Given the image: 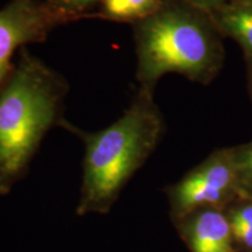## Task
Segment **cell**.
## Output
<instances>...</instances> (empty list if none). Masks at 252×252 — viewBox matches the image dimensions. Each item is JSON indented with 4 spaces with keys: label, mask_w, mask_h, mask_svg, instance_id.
Masks as SVG:
<instances>
[{
    "label": "cell",
    "mask_w": 252,
    "mask_h": 252,
    "mask_svg": "<svg viewBox=\"0 0 252 252\" xmlns=\"http://www.w3.org/2000/svg\"><path fill=\"white\" fill-rule=\"evenodd\" d=\"M234 154L239 193L252 197V140L234 146Z\"/></svg>",
    "instance_id": "cell-9"
},
{
    "label": "cell",
    "mask_w": 252,
    "mask_h": 252,
    "mask_svg": "<svg viewBox=\"0 0 252 252\" xmlns=\"http://www.w3.org/2000/svg\"><path fill=\"white\" fill-rule=\"evenodd\" d=\"M208 13L220 35L236 41L245 59H252V0H232Z\"/></svg>",
    "instance_id": "cell-7"
},
{
    "label": "cell",
    "mask_w": 252,
    "mask_h": 252,
    "mask_svg": "<svg viewBox=\"0 0 252 252\" xmlns=\"http://www.w3.org/2000/svg\"><path fill=\"white\" fill-rule=\"evenodd\" d=\"M162 0H100L94 15L104 20L133 25L153 14Z\"/></svg>",
    "instance_id": "cell-8"
},
{
    "label": "cell",
    "mask_w": 252,
    "mask_h": 252,
    "mask_svg": "<svg viewBox=\"0 0 252 252\" xmlns=\"http://www.w3.org/2000/svg\"><path fill=\"white\" fill-rule=\"evenodd\" d=\"M138 88L154 93L167 74H179L202 86L222 70L223 36L209 13L185 0H162L159 8L132 25Z\"/></svg>",
    "instance_id": "cell-2"
},
{
    "label": "cell",
    "mask_w": 252,
    "mask_h": 252,
    "mask_svg": "<svg viewBox=\"0 0 252 252\" xmlns=\"http://www.w3.org/2000/svg\"><path fill=\"white\" fill-rule=\"evenodd\" d=\"M67 80L27 48L0 89V196L27 174L41 143L63 119Z\"/></svg>",
    "instance_id": "cell-3"
},
{
    "label": "cell",
    "mask_w": 252,
    "mask_h": 252,
    "mask_svg": "<svg viewBox=\"0 0 252 252\" xmlns=\"http://www.w3.org/2000/svg\"><path fill=\"white\" fill-rule=\"evenodd\" d=\"M185 1L195 6V7L209 12L215 8L220 7V6L228 4V2L232 1V0H185Z\"/></svg>",
    "instance_id": "cell-11"
},
{
    "label": "cell",
    "mask_w": 252,
    "mask_h": 252,
    "mask_svg": "<svg viewBox=\"0 0 252 252\" xmlns=\"http://www.w3.org/2000/svg\"><path fill=\"white\" fill-rule=\"evenodd\" d=\"M61 127L84 144L83 176L76 215H106L165 133V118L154 93L138 88L130 106L111 125L87 132L64 118Z\"/></svg>",
    "instance_id": "cell-1"
},
{
    "label": "cell",
    "mask_w": 252,
    "mask_h": 252,
    "mask_svg": "<svg viewBox=\"0 0 252 252\" xmlns=\"http://www.w3.org/2000/svg\"><path fill=\"white\" fill-rule=\"evenodd\" d=\"M76 20L45 0H11L0 9V89L14 70L18 49L45 42L56 28Z\"/></svg>",
    "instance_id": "cell-5"
},
{
    "label": "cell",
    "mask_w": 252,
    "mask_h": 252,
    "mask_svg": "<svg viewBox=\"0 0 252 252\" xmlns=\"http://www.w3.org/2000/svg\"><path fill=\"white\" fill-rule=\"evenodd\" d=\"M174 224L191 252H235L231 226L224 208H200Z\"/></svg>",
    "instance_id": "cell-6"
},
{
    "label": "cell",
    "mask_w": 252,
    "mask_h": 252,
    "mask_svg": "<svg viewBox=\"0 0 252 252\" xmlns=\"http://www.w3.org/2000/svg\"><path fill=\"white\" fill-rule=\"evenodd\" d=\"M251 252H252V251H251Z\"/></svg>",
    "instance_id": "cell-13"
},
{
    "label": "cell",
    "mask_w": 252,
    "mask_h": 252,
    "mask_svg": "<svg viewBox=\"0 0 252 252\" xmlns=\"http://www.w3.org/2000/svg\"><path fill=\"white\" fill-rule=\"evenodd\" d=\"M171 216L176 222L204 207L225 208L239 193L234 147L216 150L166 188Z\"/></svg>",
    "instance_id": "cell-4"
},
{
    "label": "cell",
    "mask_w": 252,
    "mask_h": 252,
    "mask_svg": "<svg viewBox=\"0 0 252 252\" xmlns=\"http://www.w3.org/2000/svg\"><path fill=\"white\" fill-rule=\"evenodd\" d=\"M50 6L64 12L77 20L94 15L100 0H45Z\"/></svg>",
    "instance_id": "cell-10"
},
{
    "label": "cell",
    "mask_w": 252,
    "mask_h": 252,
    "mask_svg": "<svg viewBox=\"0 0 252 252\" xmlns=\"http://www.w3.org/2000/svg\"><path fill=\"white\" fill-rule=\"evenodd\" d=\"M247 61V69H248V86L250 90V94L252 97V59H245Z\"/></svg>",
    "instance_id": "cell-12"
}]
</instances>
